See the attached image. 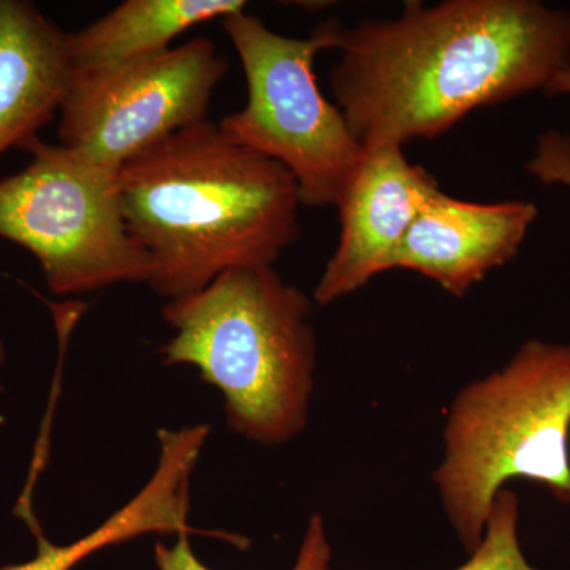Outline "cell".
<instances>
[{
  "label": "cell",
  "instance_id": "obj_4",
  "mask_svg": "<svg viewBox=\"0 0 570 570\" xmlns=\"http://www.w3.org/2000/svg\"><path fill=\"white\" fill-rule=\"evenodd\" d=\"M569 434L570 344L527 341L508 365L460 390L433 482L469 554L509 480L538 482L570 505Z\"/></svg>",
  "mask_w": 570,
  "mask_h": 570
},
{
  "label": "cell",
  "instance_id": "obj_16",
  "mask_svg": "<svg viewBox=\"0 0 570 570\" xmlns=\"http://www.w3.org/2000/svg\"><path fill=\"white\" fill-rule=\"evenodd\" d=\"M6 346H3L2 340H0V370H2V366L6 365ZM0 390H2V384H0Z\"/></svg>",
  "mask_w": 570,
  "mask_h": 570
},
{
  "label": "cell",
  "instance_id": "obj_6",
  "mask_svg": "<svg viewBox=\"0 0 570 570\" xmlns=\"http://www.w3.org/2000/svg\"><path fill=\"white\" fill-rule=\"evenodd\" d=\"M31 160L0 179V238L29 250L55 295L146 283L151 262L122 212L119 168L33 138Z\"/></svg>",
  "mask_w": 570,
  "mask_h": 570
},
{
  "label": "cell",
  "instance_id": "obj_1",
  "mask_svg": "<svg viewBox=\"0 0 570 570\" xmlns=\"http://www.w3.org/2000/svg\"><path fill=\"white\" fill-rule=\"evenodd\" d=\"M330 71L363 148L430 140L478 108L546 91L570 69V10L538 0H409L400 17L343 26Z\"/></svg>",
  "mask_w": 570,
  "mask_h": 570
},
{
  "label": "cell",
  "instance_id": "obj_14",
  "mask_svg": "<svg viewBox=\"0 0 570 570\" xmlns=\"http://www.w3.org/2000/svg\"><path fill=\"white\" fill-rule=\"evenodd\" d=\"M532 176L547 184L570 189V137L557 130L540 135L534 156L527 165Z\"/></svg>",
  "mask_w": 570,
  "mask_h": 570
},
{
  "label": "cell",
  "instance_id": "obj_5",
  "mask_svg": "<svg viewBox=\"0 0 570 570\" xmlns=\"http://www.w3.org/2000/svg\"><path fill=\"white\" fill-rule=\"evenodd\" d=\"M343 26L325 21L307 39H291L246 11L223 20L245 70L247 104L217 124L220 132L287 168L302 205L317 208L336 206L365 157L343 111L318 88L314 71L318 52L336 50Z\"/></svg>",
  "mask_w": 570,
  "mask_h": 570
},
{
  "label": "cell",
  "instance_id": "obj_13",
  "mask_svg": "<svg viewBox=\"0 0 570 570\" xmlns=\"http://www.w3.org/2000/svg\"><path fill=\"white\" fill-rule=\"evenodd\" d=\"M154 557H156L159 570H212L195 557L189 542V532L178 534V540L171 547L157 542ZM332 560L333 550L328 538H326L324 520L318 513H314L307 523L302 546H299L298 558H296L292 570H335Z\"/></svg>",
  "mask_w": 570,
  "mask_h": 570
},
{
  "label": "cell",
  "instance_id": "obj_12",
  "mask_svg": "<svg viewBox=\"0 0 570 570\" xmlns=\"http://www.w3.org/2000/svg\"><path fill=\"white\" fill-rule=\"evenodd\" d=\"M519 520V494L502 489L491 505L482 542L463 566L453 570H538L521 550Z\"/></svg>",
  "mask_w": 570,
  "mask_h": 570
},
{
  "label": "cell",
  "instance_id": "obj_15",
  "mask_svg": "<svg viewBox=\"0 0 570 570\" xmlns=\"http://www.w3.org/2000/svg\"><path fill=\"white\" fill-rule=\"evenodd\" d=\"M543 92L549 97L570 96V69L558 75Z\"/></svg>",
  "mask_w": 570,
  "mask_h": 570
},
{
  "label": "cell",
  "instance_id": "obj_8",
  "mask_svg": "<svg viewBox=\"0 0 570 570\" xmlns=\"http://www.w3.org/2000/svg\"><path fill=\"white\" fill-rule=\"evenodd\" d=\"M438 190L433 174L409 163L400 146L365 149L336 204L340 243L314 288L318 305H332L395 269L397 250Z\"/></svg>",
  "mask_w": 570,
  "mask_h": 570
},
{
  "label": "cell",
  "instance_id": "obj_11",
  "mask_svg": "<svg viewBox=\"0 0 570 570\" xmlns=\"http://www.w3.org/2000/svg\"><path fill=\"white\" fill-rule=\"evenodd\" d=\"M242 11L245 0H127L88 28L66 32L70 73L156 55L194 26Z\"/></svg>",
  "mask_w": 570,
  "mask_h": 570
},
{
  "label": "cell",
  "instance_id": "obj_2",
  "mask_svg": "<svg viewBox=\"0 0 570 570\" xmlns=\"http://www.w3.org/2000/svg\"><path fill=\"white\" fill-rule=\"evenodd\" d=\"M122 212L168 302L235 268L273 266L299 236L298 184L287 168L209 122L171 135L119 168Z\"/></svg>",
  "mask_w": 570,
  "mask_h": 570
},
{
  "label": "cell",
  "instance_id": "obj_10",
  "mask_svg": "<svg viewBox=\"0 0 570 570\" xmlns=\"http://www.w3.org/2000/svg\"><path fill=\"white\" fill-rule=\"evenodd\" d=\"M66 32L28 0H0V156L24 148L61 110Z\"/></svg>",
  "mask_w": 570,
  "mask_h": 570
},
{
  "label": "cell",
  "instance_id": "obj_3",
  "mask_svg": "<svg viewBox=\"0 0 570 570\" xmlns=\"http://www.w3.org/2000/svg\"><path fill=\"white\" fill-rule=\"evenodd\" d=\"M311 313V299L273 266L228 269L164 306L174 336L159 354L165 365L197 367L223 393L236 434L285 444L307 425L317 365Z\"/></svg>",
  "mask_w": 570,
  "mask_h": 570
},
{
  "label": "cell",
  "instance_id": "obj_9",
  "mask_svg": "<svg viewBox=\"0 0 570 570\" xmlns=\"http://www.w3.org/2000/svg\"><path fill=\"white\" fill-rule=\"evenodd\" d=\"M538 214L531 202L474 204L438 190L397 250L395 269L420 273L463 298L519 254Z\"/></svg>",
  "mask_w": 570,
  "mask_h": 570
},
{
  "label": "cell",
  "instance_id": "obj_7",
  "mask_svg": "<svg viewBox=\"0 0 570 570\" xmlns=\"http://www.w3.org/2000/svg\"><path fill=\"white\" fill-rule=\"evenodd\" d=\"M228 71L214 41L179 47L71 75L59 110V145L121 168L138 154L206 121Z\"/></svg>",
  "mask_w": 570,
  "mask_h": 570
}]
</instances>
